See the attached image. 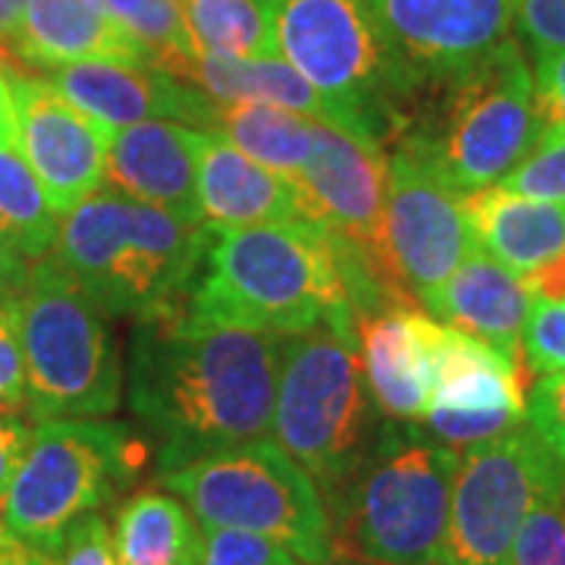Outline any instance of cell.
<instances>
[{"mask_svg":"<svg viewBox=\"0 0 565 565\" xmlns=\"http://www.w3.org/2000/svg\"><path fill=\"white\" fill-rule=\"evenodd\" d=\"M104 182L136 202L161 207L177 221L202 226L195 185V129L170 120L132 122L114 129Z\"/></svg>","mask_w":565,"mask_h":565,"instance_id":"19","label":"cell"},{"mask_svg":"<svg viewBox=\"0 0 565 565\" xmlns=\"http://www.w3.org/2000/svg\"><path fill=\"white\" fill-rule=\"evenodd\" d=\"M478 248L465 195L418 154L408 141H393L386 151V199H384V262L386 286L424 302L440 282Z\"/></svg>","mask_w":565,"mask_h":565,"instance_id":"12","label":"cell"},{"mask_svg":"<svg viewBox=\"0 0 565 565\" xmlns=\"http://www.w3.org/2000/svg\"><path fill=\"white\" fill-rule=\"evenodd\" d=\"M343 565H362V563H343Z\"/></svg>","mask_w":565,"mask_h":565,"instance_id":"44","label":"cell"},{"mask_svg":"<svg viewBox=\"0 0 565 565\" xmlns=\"http://www.w3.org/2000/svg\"><path fill=\"white\" fill-rule=\"evenodd\" d=\"M437 330L440 321L408 299H390L355 318L364 381L390 422H424L437 377Z\"/></svg>","mask_w":565,"mask_h":565,"instance_id":"18","label":"cell"},{"mask_svg":"<svg viewBox=\"0 0 565 565\" xmlns=\"http://www.w3.org/2000/svg\"><path fill=\"white\" fill-rule=\"evenodd\" d=\"M29 277V264L13 245L0 236V299H10L20 292V286Z\"/></svg>","mask_w":565,"mask_h":565,"instance_id":"40","label":"cell"},{"mask_svg":"<svg viewBox=\"0 0 565 565\" xmlns=\"http://www.w3.org/2000/svg\"><path fill=\"white\" fill-rule=\"evenodd\" d=\"M47 82L85 117L104 122L107 129L148 120L214 129L221 114V102L161 63H70L51 70Z\"/></svg>","mask_w":565,"mask_h":565,"instance_id":"17","label":"cell"},{"mask_svg":"<svg viewBox=\"0 0 565 565\" xmlns=\"http://www.w3.org/2000/svg\"><path fill=\"white\" fill-rule=\"evenodd\" d=\"M25 3L29 0H0V57H10V44L17 39Z\"/></svg>","mask_w":565,"mask_h":565,"instance_id":"43","label":"cell"},{"mask_svg":"<svg viewBox=\"0 0 565 565\" xmlns=\"http://www.w3.org/2000/svg\"><path fill=\"white\" fill-rule=\"evenodd\" d=\"M185 308L202 321L277 337L355 327L343 245L315 221L207 226Z\"/></svg>","mask_w":565,"mask_h":565,"instance_id":"2","label":"cell"},{"mask_svg":"<svg viewBox=\"0 0 565 565\" xmlns=\"http://www.w3.org/2000/svg\"><path fill=\"white\" fill-rule=\"evenodd\" d=\"M32 415L107 418L120 408L122 367L104 311L54 258H39L17 292Z\"/></svg>","mask_w":565,"mask_h":565,"instance_id":"8","label":"cell"},{"mask_svg":"<svg viewBox=\"0 0 565 565\" xmlns=\"http://www.w3.org/2000/svg\"><path fill=\"white\" fill-rule=\"evenodd\" d=\"M475 245L525 277L565 248V202H544L487 185L465 195Z\"/></svg>","mask_w":565,"mask_h":565,"instance_id":"23","label":"cell"},{"mask_svg":"<svg viewBox=\"0 0 565 565\" xmlns=\"http://www.w3.org/2000/svg\"><path fill=\"white\" fill-rule=\"evenodd\" d=\"M415 95L484 61L512 39L515 0H364Z\"/></svg>","mask_w":565,"mask_h":565,"instance_id":"13","label":"cell"},{"mask_svg":"<svg viewBox=\"0 0 565 565\" xmlns=\"http://www.w3.org/2000/svg\"><path fill=\"white\" fill-rule=\"evenodd\" d=\"M422 305L430 318L493 345L509 362L519 364L522 330L534 296L519 274H512L487 252L471 248Z\"/></svg>","mask_w":565,"mask_h":565,"instance_id":"21","label":"cell"},{"mask_svg":"<svg viewBox=\"0 0 565 565\" xmlns=\"http://www.w3.org/2000/svg\"><path fill=\"white\" fill-rule=\"evenodd\" d=\"M384 422L364 381L355 327L321 323L282 337L270 437L315 478L323 503L362 465Z\"/></svg>","mask_w":565,"mask_h":565,"instance_id":"5","label":"cell"},{"mask_svg":"<svg viewBox=\"0 0 565 565\" xmlns=\"http://www.w3.org/2000/svg\"><path fill=\"white\" fill-rule=\"evenodd\" d=\"M459 449L386 418L362 465L327 500L333 556L362 565H444Z\"/></svg>","mask_w":565,"mask_h":565,"instance_id":"3","label":"cell"},{"mask_svg":"<svg viewBox=\"0 0 565 565\" xmlns=\"http://www.w3.org/2000/svg\"><path fill=\"white\" fill-rule=\"evenodd\" d=\"M202 565H308L277 541L245 531L204 527Z\"/></svg>","mask_w":565,"mask_h":565,"instance_id":"32","label":"cell"},{"mask_svg":"<svg viewBox=\"0 0 565 565\" xmlns=\"http://www.w3.org/2000/svg\"><path fill=\"white\" fill-rule=\"evenodd\" d=\"M139 462V444L122 424L47 418L32 430L0 522L22 544L57 556L70 527L107 503L136 475Z\"/></svg>","mask_w":565,"mask_h":565,"instance_id":"10","label":"cell"},{"mask_svg":"<svg viewBox=\"0 0 565 565\" xmlns=\"http://www.w3.org/2000/svg\"><path fill=\"white\" fill-rule=\"evenodd\" d=\"M61 233V211L32 173L17 145L0 148V236L22 258H47Z\"/></svg>","mask_w":565,"mask_h":565,"instance_id":"28","label":"cell"},{"mask_svg":"<svg viewBox=\"0 0 565 565\" xmlns=\"http://www.w3.org/2000/svg\"><path fill=\"white\" fill-rule=\"evenodd\" d=\"M173 73H180L182 79L195 82L214 102L267 104V107L292 110V114L308 117V120L330 122V126L349 129L343 110L327 102L311 82L302 79L280 57L243 61V57H211V54H202V57L180 63Z\"/></svg>","mask_w":565,"mask_h":565,"instance_id":"24","label":"cell"},{"mask_svg":"<svg viewBox=\"0 0 565 565\" xmlns=\"http://www.w3.org/2000/svg\"><path fill=\"white\" fill-rule=\"evenodd\" d=\"M7 76L17 102V151L63 217L104 189V163L114 129L85 117L41 76L20 73L10 63Z\"/></svg>","mask_w":565,"mask_h":565,"instance_id":"16","label":"cell"},{"mask_svg":"<svg viewBox=\"0 0 565 565\" xmlns=\"http://www.w3.org/2000/svg\"><path fill=\"white\" fill-rule=\"evenodd\" d=\"M195 57H280L270 0H180Z\"/></svg>","mask_w":565,"mask_h":565,"instance_id":"27","label":"cell"},{"mask_svg":"<svg viewBox=\"0 0 565 565\" xmlns=\"http://www.w3.org/2000/svg\"><path fill=\"white\" fill-rule=\"evenodd\" d=\"M110 20L129 29L136 39L154 51V57L167 70L195 57L192 39L185 32L180 0H92Z\"/></svg>","mask_w":565,"mask_h":565,"instance_id":"29","label":"cell"},{"mask_svg":"<svg viewBox=\"0 0 565 565\" xmlns=\"http://www.w3.org/2000/svg\"><path fill=\"white\" fill-rule=\"evenodd\" d=\"M32 444V427L13 412H0V509Z\"/></svg>","mask_w":565,"mask_h":565,"instance_id":"39","label":"cell"},{"mask_svg":"<svg viewBox=\"0 0 565 565\" xmlns=\"http://www.w3.org/2000/svg\"><path fill=\"white\" fill-rule=\"evenodd\" d=\"M10 54L47 73L85 61L158 63L151 47L92 0H29Z\"/></svg>","mask_w":565,"mask_h":565,"instance_id":"22","label":"cell"},{"mask_svg":"<svg viewBox=\"0 0 565 565\" xmlns=\"http://www.w3.org/2000/svg\"><path fill=\"white\" fill-rule=\"evenodd\" d=\"M114 550L120 565H202L204 534L180 497L139 490L117 512Z\"/></svg>","mask_w":565,"mask_h":565,"instance_id":"25","label":"cell"},{"mask_svg":"<svg viewBox=\"0 0 565 565\" xmlns=\"http://www.w3.org/2000/svg\"><path fill=\"white\" fill-rule=\"evenodd\" d=\"M515 25L534 57L565 51V0H515Z\"/></svg>","mask_w":565,"mask_h":565,"instance_id":"36","label":"cell"},{"mask_svg":"<svg viewBox=\"0 0 565 565\" xmlns=\"http://www.w3.org/2000/svg\"><path fill=\"white\" fill-rule=\"evenodd\" d=\"M563 493L565 465L525 422L468 446L452 481L444 565H509L531 509Z\"/></svg>","mask_w":565,"mask_h":565,"instance_id":"11","label":"cell"},{"mask_svg":"<svg viewBox=\"0 0 565 565\" xmlns=\"http://www.w3.org/2000/svg\"><path fill=\"white\" fill-rule=\"evenodd\" d=\"M270 17L280 61L343 110L349 132L381 145L399 136L415 88L364 0H270Z\"/></svg>","mask_w":565,"mask_h":565,"instance_id":"9","label":"cell"},{"mask_svg":"<svg viewBox=\"0 0 565 565\" xmlns=\"http://www.w3.org/2000/svg\"><path fill=\"white\" fill-rule=\"evenodd\" d=\"M17 145V102L7 76V63H0V148Z\"/></svg>","mask_w":565,"mask_h":565,"instance_id":"42","label":"cell"},{"mask_svg":"<svg viewBox=\"0 0 565 565\" xmlns=\"http://www.w3.org/2000/svg\"><path fill=\"white\" fill-rule=\"evenodd\" d=\"M509 565H565V493L531 509Z\"/></svg>","mask_w":565,"mask_h":565,"instance_id":"31","label":"cell"},{"mask_svg":"<svg viewBox=\"0 0 565 565\" xmlns=\"http://www.w3.org/2000/svg\"><path fill=\"white\" fill-rule=\"evenodd\" d=\"M525 367L534 374L565 371V302H534L522 330Z\"/></svg>","mask_w":565,"mask_h":565,"instance_id":"33","label":"cell"},{"mask_svg":"<svg viewBox=\"0 0 565 565\" xmlns=\"http://www.w3.org/2000/svg\"><path fill=\"white\" fill-rule=\"evenodd\" d=\"M29 405V381L20 340L17 296L0 299V412H17Z\"/></svg>","mask_w":565,"mask_h":565,"instance_id":"35","label":"cell"},{"mask_svg":"<svg viewBox=\"0 0 565 565\" xmlns=\"http://www.w3.org/2000/svg\"><path fill=\"white\" fill-rule=\"evenodd\" d=\"M207 223L189 226L117 189H98L61 217L54 262L104 315H148L185 299Z\"/></svg>","mask_w":565,"mask_h":565,"instance_id":"4","label":"cell"},{"mask_svg":"<svg viewBox=\"0 0 565 565\" xmlns=\"http://www.w3.org/2000/svg\"><path fill=\"white\" fill-rule=\"evenodd\" d=\"M434 393L424 422L452 449L487 444L525 422L522 364L493 345L440 323L434 343Z\"/></svg>","mask_w":565,"mask_h":565,"instance_id":"15","label":"cell"},{"mask_svg":"<svg viewBox=\"0 0 565 565\" xmlns=\"http://www.w3.org/2000/svg\"><path fill=\"white\" fill-rule=\"evenodd\" d=\"M0 565H54L51 556H44L29 544H22L20 537H13L3 522H0Z\"/></svg>","mask_w":565,"mask_h":565,"instance_id":"41","label":"cell"},{"mask_svg":"<svg viewBox=\"0 0 565 565\" xmlns=\"http://www.w3.org/2000/svg\"><path fill=\"white\" fill-rule=\"evenodd\" d=\"M525 424L565 465V371L541 374L525 396Z\"/></svg>","mask_w":565,"mask_h":565,"instance_id":"34","label":"cell"},{"mask_svg":"<svg viewBox=\"0 0 565 565\" xmlns=\"http://www.w3.org/2000/svg\"><path fill=\"white\" fill-rule=\"evenodd\" d=\"M282 337L195 318L185 299L139 315L129 405L170 471L223 446L270 437Z\"/></svg>","mask_w":565,"mask_h":565,"instance_id":"1","label":"cell"},{"mask_svg":"<svg viewBox=\"0 0 565 565\" xmlns=\"http://www.w3.org/2000/svg\"><path fill=\"white\" fill-rule=\"evenodd\" d=\"M292 182L302 195L308 221L321 223L340 239L355 245L374 277L386 286L381 262L386 199L384 145L330 122H315V154Z\"/></svg>","mask_w":565,"mask_h":565,"instance_id":"14","label":"cell"},{"mask_svg":"<svg viewBox=\"0 0 565 565\" xmlns=\"http://www.w3.org/2000/svg\"><path fill=\"white\" fill-rule=\"evenodd\" d=\"M544 122L519 41L440 85L434 114L408 117L393 141H408L462 195L497 185L534 151Z\"/></svg>","mask_w":565,"mask_h":565,"instance_id":"6","label":"cell"},{"mask_svg":"<svg viewBox=\"0 0 565 565\" xmlns=\"http://www.w3.org/2000/svg\"><path fill=\"white\" fill-rule=\"evenodd\" d=\"M161 484L204 527L277 541L308 565H330V512L315 478L274 437L223 446L161 471Z\"/></svg>","mask_w":565,"mask_h":565,"instance_id":"7","label":"cell"},{"mask_svg":"<svg viewBox=\"0 0 565 565\" xmlns=\"http://www.w3.org/2000/svg\"><path fill=\"white\" fill-rule=\"evenodd\" d=\"M315 122L267 104H223L217 126L243 154L282 177H296L315 154Z\"/></svg>","mask_w":565,"mask_h":565,"instance_id":"26","label":"cell"},{"mask_svg":"<svg viewBox=\"0 0 565 565\" xmlns=\"http://www.w3.org/2000/svg\"><path fill=\"white\" fill-rule=\"evenodd\" d=\"M195 185L207 226L308 221L296 182L252 161L221 129H195Z\"/></svg>","mask_w":565,"mask_h":565,"instance_id":"20","label":"cell"},{"mask_svg":"<svg viewBox=\"0 0 565 565\" xmlns=\"http://www.w3.org/2000/svg\"><path fill=\"white\" fill-rule=\"evenodd\" d=\"M57 556H61L57 565H120L117 550H114V534L95 512L82 515L79 522L70 527Z\"/></svg>","mask_w":565,"mask_h":565,"instance_id":"38","label":"cell"},{"mask_svg":"<svg viewBox=\"0 0 565 565\" xmlns=\"http://www.w3.org/2000/svg\"><path fill=\"white\" fill-rule=\"evenodd\" d=\"M534 98L546 132L565 136V51L534 57Z\"/></svg>","mask_w":565,"mask_h":565,"instance_id":"37","label":"cell"},{"mask_svg":"<svg viewBox=\"0 0 565 565\" xmlns=\"http://www.w3.org/2000/svg\"><path fill=\"white\" fill-rule=\"evenodd\" d=\"M497 185L527 199L565 202V136L556 132L541 136L534 151L515 170H509Z\"/></svg>","mask_w":565,"mask_h":565,"instance_id":"30","label":"cell"}]
</instances>
